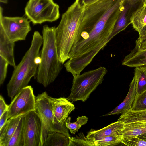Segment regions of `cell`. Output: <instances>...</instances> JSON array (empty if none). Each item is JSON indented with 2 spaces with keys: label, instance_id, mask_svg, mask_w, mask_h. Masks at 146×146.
Listing matches in <instances>:
<instances>
[{
  "label": "cell",
  "instance_id": "6da1fadb",
  "mask_svg": "<svg viewBox=\"0 0 146 146\" xmlns=\"http://www.w3.org/2000/svg\"><path fill=\"white\" fill-rule=\"evenodd\" d=\"M113 17L105 12L96 21L92 29L73 47L70 58L81 56L82 60L90 64L98 52L105 46L115 23Z\"/></svg>",
  "mask_w": 146,
  "mask_h": 146
},
{
  "label": "cell",
  "instance_id": "7a4b0ae2",
  "mask_svg": "<svg viewBox=\"0 0 146 146\" xmlns=\"http://www.w3.org/2000/svg\"><path fill=\"white\" fill-rule=\"evenodd\" d=\"M84 8L82 0H75L62 15L56 27L59 61L62 64L70 59V54L77 41Z\"/></svg>",
  "mask_w": 146,
  "mask_h": 146
},
{
  "label": "cell",
  "instance_id": "3957f363",
  "mask_svg": "<svg viewBox=\"0 0 146 146\" xmlns=\"http://www.w3.org/2000/svg\"><path fill=\"white\" fill-rule=\"evenodd\" d=\"M41 62L35 76L37 82L46 87L53 83L62 70L58 54L55 27L43 26Z\"/></svg>",
  "mask_w": 146,
  "mask_h": 146
},
{
  "label": "cell",
  "instance_id": "277c9868",
  "mask_svg": "<svg viewBox=\"0 0 146 146\" xmlns=\"http://www.w3.org/2000/svg\"><path fill=\"white\" fill-rule=\"evenodd\" d=\"M42 43V35L38 31H34L29 48L21 62L14 68L7 84L8 95L11 100L22 89L28 86L32 77L35 76L39 65L35 63L34 59L40 56Z\"/></svg>",
  "mask_w": 146,
  "mask_h": 146
},
{
  "label": "cell",
  "instance_id": "5b68a950",
  "mask_svg": "<svg viewBox=\"0 0 146 146\" xmlns=\"http://www.w3.org/2000/svg\"><path fill=\"white\" fill-rule=\"evenodd\" d=\"M107 72L105 67H100L73 76L71 92L68 99L73 102L86 101L92 92L102 83Z\"/></svg>",
  "mask_w": 146,
  "mask_h": 146
},
{
  "label": "cell",
  "instance_id": "8992f818",
  "mask_svg": "<svg viewBox=\"0 0 146 146\" xmlns=\"http://www.w3.org/2000/svg\"><path fill=\"white\" fill-rule=\"evenodd\" d=\"M35 111L41 120L42 131L40 146H43L48 135L56 132L63 134L68 137L70 135L66 125L58 123L53 113L51 102L46 92L38 94L35 98Z\"/></svg>",
  "mask_w": 146,
  "mask_h": 146
},
{
  "label": "cell",
  "instance_id": "52a82bcc",
  "mask_svg": "<svg viewBox=\"0 0 146 146\" xmlns=\"http://www.w3.org/2000/svg\"><path fill=\"white\" fill-rule=\"evenodd\" d=\"M59 8L53 0H29L24 10L26 17L35 25L57 20L60 16Z\"/></svg>",
  "mask_w": 146,
  "mask_h": 146
},
{
  "label": "cell",
  "instance_id": "ba28073f",
  "mask_svg": "<svg viewBox=\"0 0 146 146\" xmlns=\"http://www.w3.org/2000/svg\"><path fill=\"white\" fill-rule=\"evenodd\" d=\"M3 9L0 8V27L9 39L15 42L25 40L31 30L30 21L26 17L4 16Z\"/></svg>",
  "mask_w": 146,
  "mask_h": 146
},
{
  "label": "cell",
  "instance_id": "9c48e42d",
  "mask_svg": "<svg viewBox=\"0 0 146 146\" xmlns=\"http://www.w3.org/2000/svg\"><path fill=\"white\" fill-rule=\"evenodd\" d=\"M35 98L33 89L28 85L22 89L14 97L9 105L7 118L24 115L34 111Z\"/></svg>",
  "mask_w": 146,
  "mask_h": 146
},
{
  "label": "cell",
  "instance_id": "30bf717a",
  "mask_svg": "<svg viewBox=\"0 0 146 146\" xmlns=\"http://www.w3.org/2000/svg\"><path fill=\"white\" fill-rule=\"evenodd\" d=\"M24 146H40L42 125L40 119L35 111L23 115Z\"/></svg>",
  "mask_w": 146,
  "mask_h": 146
},
{
  "label": "cell",
  "instance_id": "8fae6325",
  "mask_svg": "<svg viewBox=\"0 0 146 146\" xmlns=\"http://www.w3.org/2000/svg\"><path fill=\"white\" fill-rule=\"evenodd\" d=\"M50 98L55 118L60 124L65 125L68 115L75 110L74 105L68 99L64 97L54 98L50 96Z\"/></svg>",
  "mask_w": 146,
  "mask_h": 146
},
{
  "label": "cell",
  "instance_id": "7c38bea8",
  "mask_svg": "<svg viewBox=\"0 0 146 146\" xmlns=\"http://www.w3.org/2000/svg\"><path fill=\"white\" fill-rule=\"evenodd\" d=\"M135 6L130 5L127 0H125L124 7L120 13L115 23L113 30L108 39V42L115 35L124 30L129 24H131V17Z\"/></svg>",
  "mask_w": 146,
  "mask_h": 146
},
{
  "label": "cell",
  "instance_id": "4fadbf2b",
  "mask_svg": "<svg viewBox=\"0 0 146 146\" xmlns=\"http://www.w3.org/2000/svg\"><path fill=\"white\" fill-rule=\"evenodd\" d=\"M124 125L123 122L118 120L99 130L92 129L87 133L86 137L88 140L93 141L105 137L119 134L123 129Z\"/></svg>",
  "mask_w": 146,
  "mask_h": 146
},
{
  "label": "cell",
  "instance_id": "5bb4252c",
  "mask_svg": "<svg viewBox=\"0 0 146 146\" xmlns=\"http://www.w3.org/2000/svg\"><path fill=\"white\" fill-rule=\"evenodd\" d=\"M15 43L11 41L0 27V56L14 68L16 66L14 56Z\"/></svg>",
  "mask_w": 146,
  "mask_h": 146
},
{
  "label": "cell",
  "instance_id": "9a60e30c",
  "mask_svg": "<svg viewBox=\"0 0 146 146\" xmlns=\"http://www.w3.org/2000/svg\"><path fill=\"white\" fill-rule=\"evenodd\" d=\"M136 79L134 76L130 84L128 92L123 101L112 111L103 116L119 114L131 110L136 96Z\"/></svg>",
  "mask_w": 146,
  "mask_h": 146
},
{
  "label": "cell",
  "instance_id": "2e32d148",
  "mask_svg": "<svg viewBox=\"0 0 146 146\" xmlns=\"http://www.w3.org/2000/svg\"><path fill=\"white\" fill-rule=\"evenodd\" d=\"M131 20L133 28L139 36L146 33V4L143 3L133 12Z\"/></svg>",
  "mask_w": 146,
  "mask_h": 146
},
{
  "label": "cell",
  "instance_id": "e0dca14e",
  "mask_svg": "<svg viewBox=\"0 0 146 146\" xmlns=\"http://www.w3.org/2000/svg\"><path fill=\"white\" fill-rule=\"evenodd\" d=\"M9 119L0 129V146H7L23 116Z\"/></svg>",
  "mask_w": 146,
  "mask_h": 146
},
{
  "label": "cell",
  "instance_id": "ac0fdd59",
  "mask_svg": "<svg viewBox=\"0 0 146 146\" xmlns=\"http://www.w3.org/2000/svg\"><path fill=\"white\" fill-rule=\"evenodd\" d=\"M122 64L131 67L146 65V49L140 50L135 47L125 57Z\"/></svg>",
  "mask_w": 146,
  "mask_h": 146
},
{
  "label": "cell",
  "instance_id": "d6986e66",
  "mask_svg": "<svg viewBox=\"0 0 146 146\" xmlns=\"http://www.w3.org/2000/svg\"><path fill=\"white\" fill-rule=\"evenodd\" d=\"M146 133V121H139L124 123L123 129L119 133L123 138L137 136Z\"/></svg>",
  "mask_w": 146,
  "mask_h": 146
},
{
  "label": "cell",
  "instance_id": "ffe728a7",
  "mask_svg": "<svg viewBox=\"0 0 146 146\" xmlns=\"http://www.w3.org/2000/svg\"><path fill=\"white\" fill-rule=\"evenodd\" d=\"M69 137L59 133L54 132L47 136L43 146H68Z\"/></svg>",
  "mask_w": 146,
  "mask_h": 146
},
{
  "label": "cell",
  "instance_id": "44dd1931",
  "mask_svg": "<svg viewBox=\"0 0 146 146\" xmlns=\"http://www.w3.org/2000/svg\"><path fill=\"white\" fill-rule=\"evenodd\" d=\"M118 120L124 123L139 121H146V110L133 111L130 110L122 113Z\"/></svg>",
  "mask_w": 146,
  "mask_h": 146
},
{
  "label": "cell",
  "instance_id": "7402d4cb",
  "mask_svg": "<svg viewBox=\"0 0 146 146\" xmlns=\"http://www.w3.org/2000/svg\"><path fill=\"white\" fill-rule=\"evenodd\" d=\"M134 76L136 79L137 96L146 90V65L135 67Z\"/></svg>",
  "mask_w": 146,
  "mask_h": 146
},
{
  "label": "cell",
  "instance_id": "603a6c76",
  "mask_svg": "<svg viewBox=\"0 0 146 146\" xmlns=\"http://www.w3.org/2000/svg\"><path fill=\"white\" fill-rule=\"evenodd\" d=\"M23 116L20 120L15 131L7 146H24Z\"/></svg>",
  "mask_w": 146,
  "mask_h": 146
},
{
  "label": "cell",
  "instance_id": "cb8c5ba5",
  "mask_svg": "<svg viewBox=\"0 0 146 146\" xmlns=\"http://www.w3.org/2000/svg\"><path fill=\"white\" fill-rule=\"evenodd\" d=\"M122 139V136L117 134L105 137L93 142L95 146H115L121 143Z\"/></svg>",
  "mask_w": 146,
  "mask_h": 146
},
{
  "label": "cell",
  "instance_id": "d4e9b609",
  "mask_svg": "<svg viewBox=\"0 0 146 146\" xmlns=\"http://www.w3.org/2000/svg\"><path fill=\"white\" fill-rule=\"evenodd\" d=\"M71 119L70 117L66 119L65 123V125L72 134H75L76 131H78L82 125L87 123L88 118L85 116H79L77 118L76 121L74 122H71Z\"/></svg>",
  "mask_w": 146,
  "mask_h": 146
},
{
  "label": "cell",
  "instance_id": "484cf974",
  "mask_svg": "<svg viewBox=\"0 0 146 146\" xmlns=\"http://www.w3.org/2000/svg\"><path fill=\"white\" fill-rule=\"evenodd\" d=\"M131 110L133 111L146 110V90L136 96Z\"/></svg>",
  "mask_w": 146,
  "mask_h": 146
},
{
  "label": "cell",
  "instance_id": "4316f807",
  "mask_svg": "<svg viewBox=\"0 0 146 146\" xmlns=\"http://www.w3.org/2000/svg\"><path fill=\"white\" fill-rule=\"evenodd\" d=\"M68 146H95L93 141L88 139L83 133H81L78 136L75 137H69Z\"/></svg>",
  "mask_w": 146,
  "mask_h": 146
},
{
  "label": "cell",
  "instance_id": "83f0119b",
  "mask_svg": "<svg viewBox=\"0 0 146 146\" xmlns=\"http://www.w3.org/2000/svg\"><path fill=\"white\" fill-rule=\"evenodd\" d=\"M121 143L127 146H146V141L138 136L123 138Z\"/></svg>",
  "mask_w": 146,
  "mask_h": 146
},
{
  "label": "cell",
  "instance_id": "f1b7e54d",
  "mask_svg": "<svg viewBox=\"0 0 146 146\" xmlns=\"http://www.w3.org/2000/svg\"><path fill=\"white\" fill-rule=\"evenodd\" d=\"M8 62L0 56V85L2 84L6 78L8 66Z\"/></svg>",
  "mask_w": 146,
  "mask_h": 146
},
{
  "label": "cell",
  "instance_id": "f546056e",
  "mask_svg": "<svg viewBox=\"0 0 146 146\" xmlns=\"http://www.w3.org/2000/svg\"><path fill=\"white\" fill-rule=\"evenodd\" d=\"M135 47L140 50L146 49V33L136 40Z\"/></svg>",
  "mask_w": 146,
  "mask_h": 146
},
{
  "label": "cell",
  "instance_id": "4dcf8cb0",
  "mask_svg": "<svg viewBox=\"0 0 146 146\" xmlns=\"http://www.w3.org/2000/svg\"><path fill=\"white\" fill-rule=\"evenodd\" d=\"M9 105L7 104L3 96H0V117L8 110Z\"/></svg>",
  "mask_w": 146,
  "mask_h": 146
},
{
  "label": "cell",
  "instance_id": "1f68e13d",
  "mask_svg": "<svg viewBox=\"0 0 146 146\" xmlns=\"http://www.w3.org/2000/svg\"><path fill=\"white\" fill-rule=\"evenodd\" d=\"M7 111L4 113L3 115L0 117V129L1 128L7 121V119H8Z\"/></svg>",
  "mask_w": 146,
  "mask_h": 146
},
{
  "label": "cell",
  "instance_id": "d6a6232c",
  "mask_svg": "<svg viewBox=\"0 0 146 146\" xmlns=\"http://www.w3.org/2000/svg\"><path fill=\"white\" fill-rule=\"evenodd\" d=\"M82 3L84 6L92 3L99 0H82Z\"/></svg>",
  "mask_w": 146,
  "mask_h": 146
},
{
  "label": "cell",
  "instance_id": "836d02e7",
  "mask_svg": "<svg viewBox=\"0 0 146 146\" xmlns=\"http://www.w3.org/2000/svg\"><path fill=\"white\" fill-rule=\"evenodd\" d=\"M142 0H130L128 1L129 3L133 6H135L140 2H142Z\"/></svg>",
  "mask_w": 146,
  "mask_h": 146
},
{
  "label": "cell",
  "instance_id": "e575fe53",
  "mask_svg": "<svg viewBox=\"0 0 146 146\" xmlns=\"http://www.w3.org/2000/svg\"><path fill=\"white\" fill-rule=\"evenodd\" d=\"M40 56L36 57L34 59L35 63L38 65H39L41 62V58Z\"/></svg>",
  "mask_w": 146,
  "mask_h": 146
},
{
  "label": "cell",
  "instance_id": "d590c367",
  "mask_svg": "<svg viewBox=\"0 0 146 146\" xmlns=\"http://www.w3.org/2000/svg\"><path fill=\"white\" fill-rule=\"evenodd\" d=\"M139 138L146 141V133L137 136Z\"/></svg>",
  "mask_w": 146,
  "mask_h": 146
},
{
  "label": "cell",
  "instance_id": "8d00e7d4",
  "mask_svg": "<svg viewBox=\"0 0 146 146\" xmlns=\"http://www.w3.org/2000/svg\"><path fill=\"white\" fill-rule=\"evenodd\" d=\"M0 1L1 3H7L8 2V0H0Z\"/></svg>",
  "mask_w": 146,
  "mask_h": 146
},
{
  "label": "cell",
  "instance_id": "74e56055",
  "mask_svg": "<svg viewBox=\"0 0 146 146\" xmlns=\"http://www.w3.org/2000/svg\"><path fill=\"white\" fill-rule=\"evenodd\" d=\"M142 2L146 4V0H142Z\"/></svg>",
  "mask_w": 146,
  "mask_h": 146
},
{
  "label": "cell",
  "instance_id": "f35d334b",
  "mask_svg": "<svg viewBox=\"0 0 146 146\" xmlns=\"http://www.w3.org/2000/svg\"><path fill=\"white\" fill-rule=\"evenodd\" d=\"M128 0V1H130V0Z\"/></svg>",
  "mask_w": 146,
  "mask_h": 146
}]
</instances>
